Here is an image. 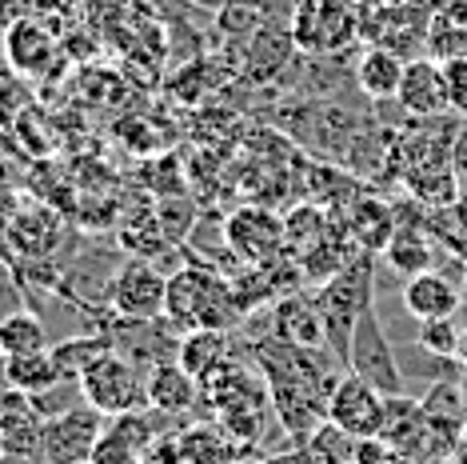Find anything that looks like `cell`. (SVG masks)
Segmentation results:
<instances>
[{"label": "cell", "instance_id": "4316f807", "mask_svg": "<svg viewBox=\"0 0 467 464\" xmlns=\"http://www.w3.org/2000/svg\"><path fill=\"white\" fill-rule=\"evenodd\" d=\"M443 77H448V97H451V112L467 121V57L448 60L443 65Z\"/></svg>", "mask_w": 467, "mask_h": 464}, {"label": "cell", "instance_id": "9a60e30c", "mask_svg": "<svg viewBox=\"0 0 467 464\" xmlns=\"http://www.w3.org/2000/svg\"><path fill=\"white\" fill-rule=\"evenodd\" d=\"M196 400H200V381L180 361L156 364L152 373H148V408H152V413L180 417V413H188Z\"/></svg>", "mask_w": 467, "mask_h": 464}, {"label": "cell", "instance_id": "d590c367", "mask_svg": "<svg viewBox=\"0 0 467 464\" xmlns=\"http://www.w3.org/2000/svg\"><path fill=\"white\" fill-rule=\"evenodd\" d=\"M423 5H435V0H423Z\"/></svg>", "mask_w": 467, "mask_h": 464}, {"label": "cell", "instance_id": "e0dca14e", "mask_svg": "<svg viewBox=\"0 0 467 464\" xmlns=\"http://www.w3.org/2000/svg\"><path fill=\"white\" fill-rule=\"evenodd\" d=\"M0 381H5L8 388H16L20 396H40L48 393L52 385L68 381V373L60 368V361L52 356V348H45V353H33V356H13V361L0 364Z\"/></svg>", "mask_w": 467, "mask_h": 464}, {"label": "cell", "instance_id": "cb8c5ba5", "mask_svg": "<svg viewBox=\"0 0 467 464\" xmlns=\"http://www.w3.org/2000/svg\"><path fill=\"white\" fill-rule=\"evenodd\" d=\"M428 57L448 65V60H460L467 57V28L455 25V20L431 13V25H428Z\"/></svg>", "mask_w": 467, "mask_h": 464}, {"label": "cell", "instance_id": "d6a6232c", "mask_svg": "<svg viewBox=\"0 0 467 464\" xmlns=\"http://www.w3.org/2000/svg\"><path fill=\"white\" fill-rule=\"evenodd\" d=\"M440 464H467V452H463V448H455L451 457H448V460H440Z\"/></svg>", "mask_w": 467, "mask_h": 464}, {"label": "cell", "instance_id": "277c9868", "mask_svg": "<svg viewBox=\"0 0 467 464\" xmlns=\"http://www.w3.org/2000/svg\"><path fill=\"white\" fill-rule=\"evenodd\" d=\"M288 28L300 52L336 60L359 40V0H300Z\"/></svg>", "mask_w": 467, "mask_h": 464}, {"label": "cell", "instance_id": "52a82bcc", "mask_svg": "<svg viewBox=\"0 0 467 464\" xmlns=\"http://www.w3.org/2000/svg\"><path fill=\"white\" fill-rule=\"evenodd\" d=\"M228 252L240 265H272V260L288 257V240H284V216H275L264 205H244L224 220Z\"/></svg>", "mask_w": 467, "mask_h": 464}, {"label": "cell", "instance_id": "9c48e42d", "mask_svg": "<svg viewBox=\"0 0 467 464\" xmlns=\"http://www.w3.org/2000/svg\"><path fill=\"white\" fill-rule=\"evenodd\" d=\"M327 425H336L339 432H348L356 440H379V428H384V396L352 373L339 376L332 396H327Z\"/></svg>", "mask_w": 467, "mask_h": 464}, {"label": "cell", "instance_id": "1f68e13d", "mask_svg": "<svg viewBox=\"0 0 467 464\" xmlns=\"http://www.w3.org/2000/svg\"><path fill=\"white\" fill-rule=\"evenodd\" d=\"M455 361L467 368V329H463V336H460V348H455Z\"/></svg>", "mask_w": 467, "mask_h": 464}, {"label": "cell", "instance_id": "ba28073f", "mask_svg": "<svg viewBox=\"0 0 467 464\" xmlns=\"http://www.w3.org/2000/svg\"><path fill=\"white\" fill-rule=\"evenodd\" d=\"M100 432L104 413H97L92 405H80L40 425V457L48 464H88L100 445Z\"/></svg>", "mask_w": 467, "mask_h": 464}, {"label": "cell", "instance_id": "8992f818", "mask_svg": "<svg viewBox=\"0 0 467 464\" xmlns=\"http://www.w3.org/2000/svg\"><path fill=\"white\" fill-rule=\"evenodd\" d=\"M104 304L120 321H164L168 277L152 260L129 257L112 269V280L104 289Z\"/></svg>", "mask_w": 467, "mask_h": 464}, {"label": "cell", "instance_id": "6da1fadb", "mask_svg": "<svg viewBox=\"0 0 467 464\" xmlns=\"http://www.w3.org/2000/svg\"><path fill=\"white\" fill-rule=\"evenodd\" d=\"M164 321L176 336L188 332H228L244 321V309L232 292V280L212 265H184L168 277Z\"/></svg>", "mask_w": 467, "mask_h": 464}, {"label": "cell", "instance_id": "836d02e7", "mask_svg": "<svg viewBox=\"0 0 467 464\" xmlns=\"http://www.w3.org/2000/svg\"><path fill=\"white\" fill-rule=\"evenodd\" d=\"M228 464H264V460H240V457H236V460H228ZM268 464H272V460H268Z\"/></svg>", "mask_w": 467, "mask_h": 464}, {"label": "cell", "instance_id": "4dcf8cb0", "mask_svg": "<svg viewBox=\"0 0 467 464\" xmlns=\"http://www.w3.org/2000/svg\"><path fill=\"white\" fill-rule=\"evenodd\" d=\"M180 5H192V8H204V13H220L228 0H180Z\"/></svg>", "mask_w": 467, "mask_h": 464}, {"label": "cell", "instance_id": "f546056e", "mask_svg": "<svg viewBox=\"0 0 467 464\" xmlns=\"http://www.w3.org/2000/svg\"><path fill=\"white\" fill-rule=\"evenodd\" d=\"M455 225L467 232V181L460 185V193H455Z\"/></svg>", "mask_w": 467, "mask_h": 464}, {"label": "cell", "instance_id": "5bb4252c", "mask_svg": "<svg viewBox=\"0 0 467 464\" xmlns=\"http://www.w3.org/2000/svg\"><path fill=\"white\" fill-rule=\"evenodd\" d=\"M403 69H408V60H403V57H396V52H388L379 45H368L356 57L352 80H356V89L364 92L371 104H396Z\"/></svg>", "mask_w": 467, "mask_h": 464}, {"label": "cell", "instance_id": "44dd1931", "mask_svg": "<svg viewBox=\"0 0 467 464\" xmlns=\"http://www.w3.org/2000/svg\"><path fill=\"white\" fill-rule=\"evenodd\" d=\"M327 213L316 200H304V205H296L288 216H284V240H288V257L300 260L304 252H312L320 240L327 237Z\"/></svg>", "mask_w": 467, "mask_h": 464}, {"label": "cell", "instance_id": "f1b7e54d", "mask_svg": "<svg viewBox=\"0 0 467 464\" xmlns=\"http://www.w3.org/2000/svg\"><path fill=\"white\" fill-rule=\"evenodd\" d=\"M0 464H48L40 452H0Z\"/></svg>", "mask_w": 467, "mask_h": 464}, {"label": "cell", "instance_id": "ac0fdd59", "mask_svg": "<svg viewBox=\"0 0 467 464\" xmlns=\"http://www.w3.org/2000/svg\"><path fill=\"white\" fill-rule=\"evenodd\" d=\"M384 260L400 272L403 280H411V277H420V272H431V265H435V245L423 237V228L400 225L396 232H391L388 248H384Z\"/></svg>", "mask_w": 467, "mask_h": 464}, {"label": "cell", "instance_id": "ffe728a7", "mask_svg": "<svg viewBox=\"0 0 467 464\" xmlns=\"http://www.w3.org/2000/svg\"><path fill=\"white\" fill-rule=\"evenodd\" d=\"M391 232H396V213L376 196L356 200V213H352V240L359 252H384Z\"/></svg>", "mask_w": 467, "mask_h": 464}, {"label": "cell", "instance_id": "8fae6325", "mask_svg": "<svg viewBox=\"0 0 467 464\" xmlns=\"http://www.w3.org/2000/svg\"><path fill=\"white\" fill-rule=\"evenodd\" d=\"M156 437H161V425H152V408L112 417V425H104L100 445L88 464H144V452L152 448Z\"/></svg>", "mask_w": 467, "mask_h": 464}, {"label": "cell", "instance_id": "e575fe53", "mask_svg": "<svg viewBox=\"0 0 467 464\" xmlns=\"http://www.w3.org/2000/svg\"><path fill=\"white\" fill-rule=\"evenodd\" d=\"M460 448H463V452H467V428H463V440H460Z\"/></svg>", "mask_w": 467, "mask_h": 464}, {"label": "cell", "instance_id": "7a4b0ae2", "mask_svg": "<svg viewBox=\"0 0 467 464\" xmlns=\"http://www.w3.org/2000/svg\"><path fill=\"white\" fill-rule=\"evenodd\" d=\"M316 304H320L324 329H327V353H332L339 364H348V344H352L356 321L364 316V309L376 304V269H371L368 252L352 257L332 280L320 284Z\"/></svg>", "mask_w": 467, "mask_h": 464}, {"label": "cell", "instance_id": "484cf974", "mask_svg": "<svg viewBox=\"0 0 467 464\" xmlns=\"http://www.w3.org/2000/svg\"><path fill=\"white\" fill-rule=\"evenodd\" d=\"M80 405H88V400H84V393H80V381H77V376H68V381L52 385L48 393L33 396V408H36V417H40V420L65 417V413H72V408H80Z\"/></svg>", "mask_w": 467, "mask_h": 464}, {"label": "cell", "instance_id": "30bf717a", "mask_svg": "<svg viewBox=\"0 0 467 464\" xmlns=\"http://www.w3.org/2000/svg\"><path fill=\"white\" fill-rule=\"evenodd\" d=\"M400 112L411 116V121H435V116L451 112V97H448V77H443V65L431 57H416L408 60L400 80Z\"/></svg>", "mask_w": 467, "mask_h": 464}, {"label": "cell", "instance_id": "5b68a950", "mask_svg": "<svg viewBox=\"0 0 467 464\" xmlns=\"http://www.w3.org/2000/svg\"><path fill=\"white\" fill-rule=\"evenodd\" d=\"M348 373L359 376V381H368L379 396H403L408 393V376H403V368H400L396 344L388 341L376 304L364 309V316H359L356 329H352V344H348Z\"/></svg>", "mask_w": 467, "mask_h": 464}, {"label": "cell", "instance_id": "3957f363", "mask_svg": "<svg viewBox=\"0 0 467 464\" xmlns=\"http://www.w3.org/2000/svg\"><path fill=\"white\" fill-rule=\"evenodd\" d=\"M80 393L104 417H129L148 408V368L132 364L120 353H100L80 368Z\"/></svg>", "mask_w": 467, "mask_h": 464}, {"label": "cell", "instance_id": "f35d334b", "mask_svg": "<svg viewBox=\"0 0 467 464\" xmlns=\"http://www.w3.org/2000/svg\"><path fill=\"white\" fill-rule=\"evenodd\" d=\"M463 388H467V385H463Z\"/></svg>", "mask_w": 467, "mask_h": 464}, {"label": "cell", "instance_id": "4fadbf2b", "mask_svg": "<svg viewBox=\"0 0 467 464\" xmlns=\"http://www.w3.org/2000/svg\"><path fill=\"white\" fill-rule=\"evenodd\" d=\"M272 324H275V341L284 344H296V348H312V353H324L327 348V329H324V316H320V304L316 297H284L275 301L272 309Z\"/></svg>", "mask_w": 467, "mask_h": 464}, {"label": "cell", "instance_id": "8d00e7d4", "mask_svg": "<svg viewBox=\"0 0 467 464\" xmlns=\"http://www.w3.org/2000/svg\"><path fill=\"white\" fill-rule=\"evenodd\" d=\"M463 292H467V289H463ZM463 309H467V301H463Z\"/></svg>", "mask_w": 467, "mask_h": 464}, {"label": "cell", "instance_id": "7c38bea8", "mask_svg": "<svg viewBox=\"0 0 467 464\" xmlns=\"http://www.w3.org/2000/svg\"><path fill=\"white\" fill-rule=\"evenodd\" d=\"M403 312L411 316L416 324L423 321H443V316H455L463 309V292L455 289V280H448L443 272H420V277L403 280L400 289Z\"/></svg>", "mask_w": 467, "mask_h": 464}, {"label": "cell", "instance_id": "d6986e66", "mask_svg": "<svg viewBox=\"0 0 467 464\" xmlns=\"http://www.w3.org/2000/svg\"><path fill=\"white\" fill-rule=\"evenodd\" d=\"M48 348V329L40 316L28 309H16L8 316H0V361H13V356H33Z\"/></svg>", "mask_w": 467, "mask_h": 464}, {"label": "cell", "instance_id": "2e32d148", "mask_svg": "<svg viewBox=\"0 0 467 464\" xmlns=\"http://www.w3.org/2000/svg\"><path fill=\"white\" fill-rule=\"evenodd\" d=\"M52 57H57V40H52V33L45 25H36V20L25 16L5 33V60L16 72L36 77V72H45L52 65Z\"/></svg>", "mask_w": 467, "mask_h": 464}, {"label": "cell", "instance_id": "74e56055", "mask_svg": "<svg viewBox=\"0 0 467 464\" xmlns=\"http://www.w3.org/2000/svg\"><path fill=\"white\" fill-rule=\"evenodd\" d=\"M0 452H5V448H0Z\"/></svg>", "mask_w": 467, "mask_h": 464}, {"label": "cell", "instance_id": "603a6c76", "mask_svg": "<svg viewBox=\"0 0 467 464\" xmlns=\"http://www.w3.org/2000/svg\"><path fill=\"white\" fill-rule=\"evenodd\" d=\"M176 361L184 364L196 381H204L212 368L228 361V336L224 332H188V336H180Z\"/></svg>", "mask_w": 467, "mask_h": 464}, {"label": "cell", "instance_id": "83f0119b", "mask_svg": "<svg viewBox=\"0 0 467 464\" xmlns=\"http://www.w3.org/2000/svg\"><path fill=\"white\" fill-rule=\"evenodd\" d=\"M435 13L467 28V0H435Z\"/></svg>", "mask_w": 467, "mask_h": 464}, {"label": "cell", "instance_id": "d4e9b609", "mask_svg": "<svg viewBox=\"0 0 467 464\" xmlns=\"http://www.w3.org/2000/svg\"><path fill=\"white\" fill-rule=\"evenodd\" d=\"M463 329L455 324V316H443V321H423L416 329V348L428 356H451L455 361V348H460Z\"/></svg>", "mask_w": 467, "mask_h": 464}, {"label": "cell", "instance_id": "7402d4cb", "mask_svg": "<svg viewBox=\"0 0 467 464\" xmlns=\"http://www.w3.org/2000/svg\"><path fill=\"white\" fill-rule=\"evenodd\" d=\"M180 452L184 464H228L236 460V445L220 425H192L180 432Z\"/></svg>", "mask_w": 467, "mask_h": 464}]
</instances>
